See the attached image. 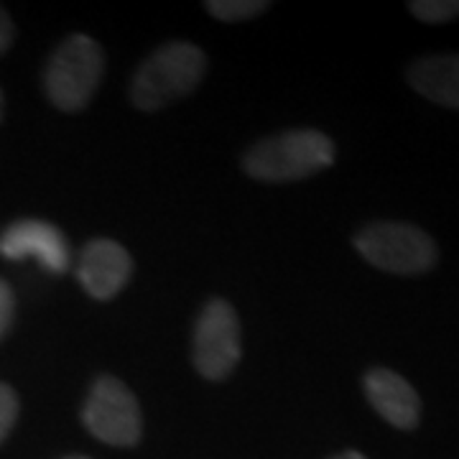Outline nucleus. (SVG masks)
I'll return each instance as SVG.
<instances>
[{"label":"nucleus","mask_w":459,"mask_h":459,"mask_svg":"<svg viewBox=\"0 0 459 459\" xmlns=\"http://www.w3.org/2000/svg\"><path fill=\"white\" fill-rule=\"evenodd\" d=\"M18 411H21L18 394L8 383H0V444L5 442L11 429L16 427Z\"/></svg>","instance_id":"obj_13"},{"label":"nucleus","mask_w":459,"mask_h":459,"mask_svg":"<svg viewBox=\"0 0 459 459\" xmlns=\"http://www.w3.org/2000/svg\"><path fill=\"white\" fill-rule=\"evenodd\" d=\"M65 459H90V457H82V455H72V457H65Z\"/></svg>","instance_id":"obj_18"},{"label":"nucleus","mask_w":459,"mask_h":459,"mask_svg":"<svg viewBox=\"0 0 459 459\" xmlns=\"http://www.w3.org/2000/svg\"><path fill=\"white\" fill-rule=\"evenodd\" d=\"M0 120H3V92H0Z\"/></svg>","instance_id":"obj_17"},{"label":"nucleus","mask_w":459,"mask_h":459,"mask_svg":"<svg viewBox=\"0 0 459 459\" xmlns=\"http://www.w3.org/2000/svg\"><path fill=\"white\" fill-rule=\"evenodd\" d=\"M355 247L377 271L395 276H421L439 261L434 238L409 222H373L355 235Z\"/></svg>","instance_id":"obj_4"},{"label":"nucleus","mask_w":459,"mask_h":459,"mask_svg":"<svg viewBox=\"0 0 459 459\" xmlns=\"http://www.w3.org/2000/svg\"><path fill=\"white\" fill-rule=\"evenodd\" d=\"M365 398L395 429H416L421 421V398L403 376L388 368H373L362 377Z\"/></svg>","instance_id":"obj_9"},{"label":"nucleus","mask_w":459,"mask_h":459,"mask_svg":"<svg viewBox=\"0 0 459 459\" xmlns=\"http://www.w3.org/2000/svg\"><path fill=\"white\" fill-rule=\"evenodd\" d=\"M105 74V54L87 33H72L54 49L44 69V90L54 108L77 113L95 98Z\"/></svg>","instance_id":"obj_3"},{"label":"nucleus","mask_w":459,"mask_h":459,"mask_svg":"<svg viewBox=\"0 0 459 459\" xmlns=\"http://www.w3.org/2000/svg\"><path fill=\"white\" fill-rule=\"evenodd\" d=\"M133 276L131 253L120 243L98 238L82 247L77 258V281L98 301H110Z\"/></svg>","instance_id":"obj_8"},{"label":"nucleus","mask_w":459,"mask_h":459,"mask_svg":"<svg viewBox=\"0 0 459 459\" xmlns=\"http://www.w3.org/2000/svg\"><path fill=\"white\" fill-rule=\"evenodd\" d=\"M268 5H271L268 0H210V3H204L210 16L228 21V23L261 16L268 11Z\"/></svg>","instance_id":"obj_11"},{"label":"nucleus","mask_w":459,"mask_h":459,"mask_svg":"<svg viewBox=\"0 0 459 459\" xmlns=\"http://www.w3.org/2000/svg\"><path fill=\"white\" fill-rule=\"evenodd\" d=\"M329 459H368L365 455H360V452H355V449H347V452H340V455H334V457Z\"/></svg>","instance_id":"obj_16"},{"label":"nucleus","mask_w":459,"mask_h":459,"mask_svg":"<svg viewBox=\"0 0 459 459\" xmlns=\"http://www.w3.org/2000/svg\"><path fill=\"white\" fill-rule=\"evenodd\" d=\"M243 352L238 314L225 299H210L197 316L192 337V362L207 380H225Z\"/></svg>","instance_id":"obj_6"},{"label":"nucleus","mask_w":459,"mask_h":459,"mask_svg":"<svg viewBox=\"0 0 459 459\" xmlns=\"http://www.w3.org/2000/svg\"><path fill=\"white\" fill-rule=\"evenodd\" d=\"M0 255L8 261L36 258L51 273L69 268V246L65 232L44 220H18L0 232Z\"/></svg>","instance_id":"obj_7"},{"label":"nucleus","mask_w":459,"mask_h":459,"mask_svg":"<svg viewBox=\"0 0 459 459\" xmlns=\"http://www.w3.org/2000/svg\"><path fill=\"white\" fill-rule=\"evenodd\" d=\"M409 11L424 23H449L459 18V0H413Z\"/></svg>","instance_id":"obj_12"},{"label":"nucleus","mask_w":459,"mask_h":459,"mask_svg":"<svg viewBox=\"0 0 459 459\" xmlns=\"http://www.w3.org/2000/svg\"><path fill=\"white\" fill-rule=\"evenodd\" d=\"M204 69H207V56L197 44L169 41L135 69L131 82L133 105L143 113H156L161 108H169L197 90V84L204 77Z\"/></svg>","instance_id":"obj_2"},{"label":"nucleus","mask_w":459,"mask_h":459,"mask_svg":"<svg viewBox=\"0 0 459 459\" xmlns=\"http://www.w3.org/2000/svg\"><path fill=\"white\" fill-rule=\"evenodd\" d=\"M409 84L434 105L459 110V54L419 56L406 72Z\"/></svg>","instance_id":"obj_10"},{"label":"nucleus","mask_w":459,"mask_h":459,"mask_svg":"<svg viewBox=\"0 0 459 459\" xmlns=\"http://www.w3.org/2000/svg\"><path fill=\"white\" fill-rule=\"evenodd\" d=\"M13 36H16V26H13L11 16H8V11L0 5V56L11 49V44H13Z\"/></svg>","instance_id":"obj_15"},{"label":"nucleus","mask_w":459,"mask_h":459,"mask_svg":"<svg viewBox=\"0 0 459 459\" xmlns=\"http://www.w3.org/2000/svg\"><path fill=\"white\" fill-rule=\"evenodd\" d=\"M13 316H16V296L11 291V286L0 279V340L8 334Z\"/></svg>","instance_id":"obj_14"},{"label":"nucleus","mask_w":459,"mask_h":459,"mask_svg":"<svg viewBox=\"0 0 459 459\" xmlns=\"http://www.w3.org/2000/svg\"><path fill=\"white\" fill-rule=\"evenodd\" d=\"M84 429L110 446H135L143 437V413L133 391L115 376H100L82 406Z\"/></svg>","instance_id":"obj_5"},{"label":"nucleus","mask_w":459,"mask_h":459,"mask_svg":"<svg viewBox=\"0 0 459 459\" xmlns=\"http://www.w3.org/2000/svg\"><path fill=\"white\" fill-rule=\"evenodd\" d=\"M332 138L314 128L283 131L258 141L243 156V169L250 179L265 184L309 179L334 164Z\"/></svg>","instance_id":"obj_1"}]
</instances>
